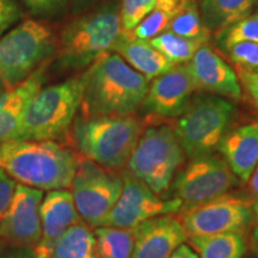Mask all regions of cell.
<instances>
[{
	"label": "cell",
	"mask_w": 258,
	"mask_h": 258,
	"mask_svg": "<svg viewBox=\"0 0 258 258\" xmlns=\"http://www.w3.org/2000/svg\"><path fill=\"white\" fill-rule=\"evenodd\" d=\"M83 115L129 116L140 109L150 82L115 51L84 71Z\"/></svg>",
	"instance_id": "cell-1"
},
{
	"label": "cell",
	"mask_w": 258,
	"mask_h": 258,
	"mask_svg": "<svg viewBox=\"0 0 258 258\" xmlns=\"http://www.w3.org/2000/svg\"><path fill=\"white\" fill-rule=\"evenodd\" d=\"M78 158L55 141L9 140L0 144V169L21 184L40 190L71 186Z\"/></svg>",
	"instance_id": "cell-2"
},
{
	"label": "cell",
	"mask_w": 258,
	"mask_h": 258,
	"mask_svg": "<svg viewBox=\"0 0 258 258\" xmlns=\"http://www.w3.org/2000/svg\"><path fill=\"white\" fill-rule=\"evenodd\" d=\"M64 28L56 43V69L78 72L89 69L97 59L112 51L122 32L120 4L106 2L80 14Z\"/></svg>",
	"instance_id": "cell-3"
},
{
	"label": "cell",
	"mask_w": 258,
	"mask_h": 258,
	"mask_svg": "<svg viewBox=\"0 0 258 258\" xmlns=\"http://www.w3.org/2000/svg\"><path fill=\"white\" fill-rule=\"evenodd\" d=\"M84 72L42 88L32 97L10 140L55 141L72 127L82 106Z\"/></svg>",
	"instance_id": "cell-4"
},
{
	"label": "cell",
	"mask_w": 258,
	"mask_h": 258,
	"mask_svg": "<svg viewBox=\"0 0 258 258\" xmlns=\"http://www.w3.org/2000/svg\"><path fill=\"white\" fill-rule=\"evenodd\" d=\"M144 132L134 115H83L72 124L76 147L88 159L108 170L123 169Z\"/></svg>",
	"instance_id": "cell-5"
},
{
	"label": "cell",
	"mask_w": 258,
	"mask_h": 258,
	"mask_svg": "<svg viewBox=\"0 0 258 258\" xmlns=\"http://www.w3.org/2000/svg\"><path fill=\"white\" fill-rule=\"evenodd\" d=\"M235 115L237 106L231 99L207 92L194 95L172 127L185 156L192 159L218 151Z\"/></svg>",
	"instance_id": "cell-6"
},
{
	"label": "cell",
	"mask_w": 258,
	"mask_h": 258,
	"mask_svg": "<svg viewBox=\"0 0 258 258\" xmlns=\"http://www.w3.org/2000/svg\"><path fill=\"white\" fill-rule=\"evenodd\" d=\"M56 50L54 32L46 23L28 19L0 37V91L18 86Z\"/></svg>",
	"instance_id": "cell-7"
},
{
	"label": "cell",
	"mask_w": 258,
	"mask_h": 258,
	"mask_svg": "<svg viewBox=\"0 0 258 258\" xmlns=\"http://www.w3.org/2000/svg\"><path fill=\"white\" fill-rule=\"evenodd\" d=\"M185 154L171 125L156 124L144 129L125 164V171L157 195L164 196L172 185Z\"/></svg>",
	"instance_id": "cell-8"
},
{
	"label": "cell",
	"mask_w": 258,
	"mask_h": 258,
	"mask_svg": "<svg viewBox=\"0 0 258 258\" xmlns=\"http://www.w3.org/2000/svg\"><path fill=\"white\" fill-rule=\"evenodd\" d=\"M123 180L115 171L82 158L71 183L74 205L79 217L89 226H103L120 198Z\"/></svg>",
	"instance_id": "cell-9"
},
{
	"label": "cell",
	"mask_w": 258,
	"mask_h": 258,
	"mask_svg": "<svg viewBox=\"0 0 258 258\" xmlns=\"http://www.w3.org/2000/svg\"><path fill=\"white\" fill-rule=\"evenodd\" d=\"M237 177L221 156L212 153L192 158L177 172L172 194L180 202V212L224 195L237 185Z\"/></svg>",
	"instance_id": "cell-10"
},
{
	"label": "cell",
	"mask_w": 258,
	"mask_h": 258,
	"mask_svg": "<svg viewBox=\"0 0 258 258\" xmlns=\"http://www.w3.org/2000/svg\"><path fill=\"white\" fill-rule=\"evenodd\" d=\"M186 237L243 232L252 222V201L230 191L179 213Z\"/></svg>",
	"instance_id": "cell-11"
},
{
	"label": "cell",
	"mask_w": 258,
	"mask_h": 258,
	"mask_svg": "<svg viewBox=\"0 0 258 258\" xmlns=\"http://www.w3.org/2000/svg\"><path fill=\"white\" fill-rule=\"evenodd\" d=\"M121 176L123 180L121 195L103 226L134 228L150 219L175 214L180 211L182 205L173 196L166 199L157 195L125 170Z\"/></svg>",
	"instance_id": "cell-12"
},
{
	"label": "cell",
	"mask_w": 258,
	"mask_h": 258,
	"mask_svg": "<svg viewBox=\"0 0 258 258\" xmlns=\"http://www.w3.org/2000/svg\"><path fill=\"white\" fill-rule=\"evenodd\" d=\"M150 83L140 109L154 118H177L198 92L188 62L175 64Z\"/></svg>",
	"instance_id": "cell-13"
},
{
	"label": "cell",
	"mask_w": 258,
	"mask_h": 258,
	"mask_svg": "<svg viewBox=\"0 0 258 258\" xmlns=\"http://www.w3.org/2000/svg\"><path fill=\"white\" fill-rule=\"evenodd\" d=\"M42 190L16 184L11 202L0 217V237L19 246H36L42 234Z\"/></svg>",
	"instance_id": "cell-14"
},
{
	"label": "cell",
	"mask_w": 258,
	"mask_h": 258,
	"mask_svg": "<svg viewBox=\"0 0 258 258\" xmlns=\"http://www.w3.org/2000/svg\"><path fill=\"white\" fill-rule=\"evenodd\" d=\"M198 92H207L231 101L243 96L237 73L208 43H203L188 62Z\"/></svg>",
	"instance_id": "cell-15"
},
{
	"label": "cell",
	"mask_w": 258,
	"mask_h": 258,
	"mask_svg": "<svg viewBox=\"0 0 258 258\" xmlns=\"http://www.w3.org/2000/svg\"><path fill=\"white\" fill-rule=\"evenodd\" d=\"M134 245L131 258H169L186 241V233L175 214L161 215L133 228Z\"/></svg>",
	"instance_id": "cell-16"
},
{
	"label": "cell",
	"mask_w": 258,
	"mask_h": 258,
	"mask_svg": "<svg viewBox=\"0 0 258 258\" xmlns=\"http://www.w3.org/2000/svg\"><path fill=\"white\" fill-rule=\"evenodd\" d=\"M41 239L36 245V252L47 258L55 241L67 228L80 221L72 192L66 189L50 190L43 196L41 203Z\"/></svg>",
	"instance_id": "cell-17"
},
{
	"label": "cell",
	"mask_w": 258,
	"mask_h": 258,
	"mask_svg": "<svg viewBox=\"0 0 258 258\" xmlns=\"http://www.w3.org/2000/svg\"><path fill=\"white\" fill-rule=\"evenodd\" d=\"M218 151L238 180L246 183L258 163V121L230 129Z\"/></svg>",
	"instance_id": "cell-18"
},
{
	"label": "cell",
	"mask_w": 258,
	"mask_h": 258,
	"mask_svg": "<svg viewBox=\"0 0 258 258\" xmlns=\"http://www.w3.org/2000/svg\"><path fill=\"white\" fill-rule=\"evenodd\" d=\"M50 62L42 63L23 83L0 95V144L11 139L29 102L43 88Z\"/></svg>",
	"instance_id": "cell-19"
},
{
	"label": "cell",
	"mask_w": 258,
	"mask_h": 258,
	"mask_svg": "<svg viewBox=\"0 0 258 258\" xmlns=\"http://www.w3.org/2000/svg\"><path fill=\"white\" fill-rule=\"evenodd\" d=\"M112 51L117 53L132 69L143 74L148 82L175 66L150 41L135 37L132 31L122 30Z\"/></svg>",
	"instance_id": "cell-20"
},
{
	"label": "cell",
	"mask_w": 258,
	"mask_h": 258,
	"mask_svg": "<svg viewBox=\"0 0 258 258\" xmlns=\"http://www.w3.org/2000/svg\"><path fill=\"white\" fill-rule=\"evenodd\" d=\"M186 241L200 258H243L246 252L241 232L189 235Z\"/></svg>",
	"instance_id": "cell-21"
},
{
	"label": "cell",
	"mask_w": 258,
	"mask_h": 258,
	"mask_svg": "<svg viewBox=\"0 0 258 258\" xmlns=\"http://www.w3.org/2000/svg\"><path fill=\"white\" fill-rule=\"evenodd\" d=\"M254 3L256 0H202L200 14L206 28L217 32L250 16Z\"/></svg>",
	"instance_id": "cell-22"
},
{
	"label": "cell",
	"mask_w": 258,
	"mask_h": 258,
	"mask_svg": "<svg viewBox=\"0 0 258 258\" xmlns=\"http://www.w3.org/2000/svg\"><path fill=\"white\" fill-rule=\"evenodd\" d=\"M47 258H97L95 232L86 222L78 221L61 234Z\"/></svg>",
	"instance_id": "cell-23"
},
{
	"label": "cell",
	"mask_w": 258,
	"mask_h": 258,
	"mask_svg": "<svg viewBox=\"0 0 258 258\" xmlns=\"http://www.w3.org/2000/svg\"><path fill=\"white\" fill-rule=\"evenodd\" d=\"M97 258H131L133 252V228L99 226L95 228Z\"/></svg>",
	"instance_id": "cell-24"
},
{
	"label": "cell",
	"mask_w": 258,
	"mask_h": 258,
	"mask_svg": "<svg viewBox=\"0 0 258 258\" xmlns=\"http://www.w3.org/2000/svg\"><path fill=\"white\" fill-rule=\"evenodd\" d=\"M167 30L201 43H208L212 36V32L203 23L198 3L195 0H180L178 9Z\"/></svg>",
	"instance_id": "cell-25"
},
{
	"label": "cell",
	"mask_w": 258,
	"mask_h": 258,
	"mask_svg": "<svg viewBox=\"0 0 258 258\" xmlns=\"http://www.w3.org/2000/svg\"><path fill=\"white\" fill-rule=\"evenodd\" d=\"M150 42L173 64L189 62L195 51L199 49L201 44H203L201 42L182 37L169 30L151 38Z\"/></svg>",
	"instance_id": "cell-26"
},
{
	"label": "cell",
	"mask_w": 258,
	"mask_h": 258,
	"mask_svg": "<svg viewBox=\"0 0 258 258\" xmlns=\"http://www.w3.org/2000/svg\"><path fill=\"white\" fill-rule=\"evenodd\" d=\"M179 2L180 0H157L152 11L132 31L134 36L150 41L166 31L178 9Z\"/></svg>",
	"instance_id": "cell-27"
},
{
	"label": "cell",
	"mask_w": 258,
	"mask_h": 258,
	"mask_svg": "<svg viewBox=\"0 0 258 258\" xmlns=\"http://www.w3.org/2000/svg\"><path fill=\"white\" fill-rule=\"evenodd\" d=\"M214 41L219 51L240 42L258 43V11L230 27L215 32Z\"/></svg>",
	"instance_id": "cell-28"
},
{
	"label": "cell",
	"mask_w": 258,
	"mask_h": 258,
	"mask_svg": "<svg viewBox=\"0 0 258 258\" xmlns=\"http://www.w3.org/2000/svg\"><path fill=\"white\" fill-rule=\"evenodd\" d=\"M157 0H122L120 5L121 25L123 31H133L152 11Z\"/></svg>",
	"instance_id": "cell-29"
},
{
	"label": "cell",
	"mask_w": 258,
	"mask_h": 258,
	"mask_svg": "<svg viewBox=\"0 0 258 258\" xmlns=\"http://www.w3.org/2000/svg\"><path fill=\"white\" fill-rule=\"evenodd\" d=\"M226 57L235 64L249 71L258 72V43L256 42H240L232 44L226 49L221 50Z\"/></svg>",
	"instance_id": "cell-30"
},
{
	"label": "cell",
	"mask_w": 258,
	"mask_h": 258,
	"mask_svg": "<svg viewBox=\"0 0 258 258\" xmlns=\"http://www.w3.org/2000/svg\"><path fill=\"white\" fill-rule=\"evenodd\" d=\"M32 16L40 18H49L63 11L69 0H21Z\"/></svg>",
	"instance_id": "cell-31"
},
{
	"label": "cell",
	"mask_w": 258,
	"mask_h": 258,
	"mask_svg": "<svg viewBox=\"0 0 258 258\" xmlns=\"http://www.w3.org/2000/svg\"><path fill=\"white\" fill-rule=\"evenodd\" d=\"M23 17L17 0H0V37Z\"/></svg>",
	"instance_id": "cell-32"
},
{
	"label": "cell",
	"mask_w": 258,
	"mask_h": 258,
	"mask_svg": "<svg viewBox=\"0 0 258 258\" xmlns=\"http://www.w3.org/2000/svg\"><path fill=\"white\" fill-rule=\"evenodd\" d=\"M237 77L240 86L246 91L254 105L258 108V72L237 67Z\"/></svg>",
	"instance_id": "cell-33"
},
{
	"label": "cell",
	"mask_w": 258,
	"mask_h": 258,
	"mask_svg": "<svg viewBox=\"0 0 258 258\" xmlns=\"http://www.w3.org/2000/svg\"><path fill=\"white\" fill-rule=\"evenodd\" d=\"M16 188L15 180L0 169V217L9 207Z\"/></svg>",
	"instance_id": "cell-34"
},
{
	"label": "cell",
	"mask_w": 258,
	"mask_h": 258,
	"mask_svg": "<svg viewBox=\"0 0 258 258\" xmlns=\"http://www.w3.org/2000/svg\"><path fill=\"white\" fill-rule=\"evenodd\" d=\"M70 2L73 14L80 15L91 8V6L95 5L98 0H70Z\"/></svg>",
	"instance_id": "cell-35"
},
{
	"label": "cell",
	"mask_w": 258,
	"mask_h": 258,
	"mask_svg": "<svg viewBox=\"0 0 258 258\" xmlns=\"http://www.w3.org/2000/svg\"><path fill=\"white\" fill-rule=\"evenodd\" d=\"M247 188H249V194L251 196V201L258 199V163L254 167L252 173H251L249 180L246 182Z\"/></svg>",
	"instance_id": "cell-36"
},
{
	"label": "cell",
	"mask_w": 258,
	"mask_h": 258,
	"mask_svg": "<svg viewBox=\"0 0 258 258\" xmlns=\"http://www.w3.org/2000/svg\"><path fill=\"white\" fill-rule=\"evenodd\" d=\"M169 258H200L198 256V253L194 251L189 245L182 244L179 245L177 249L173 251L172 254Z\"/></svg>",
	"instance_id": "cell-37"
},
{
	"label": "cell",
	"mask_w": 258,
	"mask_h": 258,
	"mask_svg": "<svg viewBox=\"0 0 258 258\" xmlns=\"http://www.w3.org/2000/svg\"><path fill=\"white\" fill-rule=\"evenodd\" d=\"M2 258H43V257H42L41 254H38L35 250L21 249V250H16L14 252L5 254V256Z\"/></svg>",
	"instance_id": "cell-38"
},
{
	"label": "cell",
	"mask_w": 258,
	"mask_h": 258,
	"mask_svg": "<svg viewBox=\"0 0 258 258\" xmlns=\"http://www.w3.org/2000/svg\"><path fill=\"white\" fill-rule=\"evenodd\" d=\"M252 238L258 245V199L252 200Z\"/></svg>",
	"instance_id": "cell-39"
},
{
	"label": "cell",
	"mask_w": 258,
	"mask_h": 258,
	"mask_svg": "<svg viewBox=\"0 0 258 258\" xmlns=\"http://www.w3.org/2000/svg\"><path fill=\"white\" fill-rule=\"evenodd\" d=\"M254 249H256V253H257V258H258V245H256V247H254Z\"/></svg>",
	"instance_id": "cell-40"
},
{
	"label": "cell",
	"mask_w": 258,
	"mask_h": 258,
	"mask_svg": "<svg viewBox=\"0 0 258 258\" xmlns=\"http://www.w3.org/2000/svg\"><path fill=\"white\" fill-rule=\"evenodd\" d=\"M257 3H258V0H257Z\"/></svg>",
	"instance_id": "cell-41"
}]
</instances>
